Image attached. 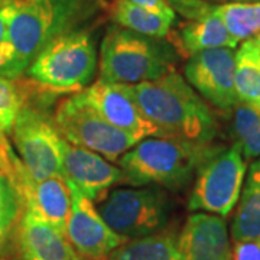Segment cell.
Returning <instances> with one entry per match:
<instances>
[{
	"label": "cell",
	"mask_w": 260,
	"mask_h": 260,
	"mask_svg": "<svg viewBox=\"0 0 260 260\" xmlns=\"http://www.w3.org/2000/svg\"><path fill=\"white\" fill-rule=\"evenodd\" d=\"M95 0H16L5 41L0 45V75L19 78L38 54L93 13Z\"/></svg>",
	"instance_id": "6da1fadb"
},
{
	"label": "cell",
	"mask_w": 260,
	"mask_h": 260,
	"mask_svg": "<svg viewBox=\"0 0 260 260\" xmlns=\"http://www.w3.org/2000/svg\"><path fill=\"white\" fill-rule=\"evenodd\" d=\"M129 90L162 138L192 145H213L218 135L215 116L205 100L177 71L158 80L129 84Z\"/></svg>",
	"instance_id": "7a4b0ae2"
},
{
	"label": "cell",
	"mask_w": 260,
	"mask_h": 260,
	"mask_svg": "<svg viewBox=\"0 0 260 260\" xmlns=\"http://www.w3.org/2000/svg\"><path fill=\"white\" fill-rule=\"evenodd\" d=\"M213 149L171 138H145L120 156L117 165L130 185L181 189Z\"/></svg>",
	"instance_id": "3957f363"
},
{
	"label": "cell",
	"mask_w": 260,
	"mask_h": 260,
	"mask_svg": "<svg viewBox=\"0 0 260 260\" xmlns=\"http://www.w3.org/2000/svg\"><path fill=\"white\" fill-rule=\"evenodd\" d=\"M175 71L174 51L167 44L117 25L107 29L100 45V78L120 84L158 80Z\"/></svg>",
	"instance_id": "277c9868"
},
{
	"label": "cell",
	"mask_w": 260,
	"mask_h": 260,
	"mask_svg": "<svg viewBox=\"0 0 260 260\" xmlns=\"http://www.w3.org/2000/svg\"><path fill=\"white\" fill-rule=\"evenodd\" d=\"M97 70V48L91 34L74 29L52 39L29 65L30 80L51 93L83 90Z\"/></svg>",
	"instance_id": "5b68a950"
},
{
	"label": "cell",
	"mask_w": 260,
	"mask_h": 260,
	"mask_svg": "<svg viewBox=\"0 0 260 260\" xmlns=\"http://www.w3.org/2000/svg\"><path fill=\"white\" fill-rule=\"evenodd\" d=\"M95 203L103 220L126 242L164 232L172 208L167 192L155 185L116 188Z\"/></svg>",
	"instance_id": "8992f818"
},
{
	"label": "cell",
	"mask_w": 260,
	"mask_h": 260,
	"mask_svg": "<svg viewBox=\"0 0 260 260\" xmlns=\"http://www.w3.org/2000/svg\"><path fill=\"white\" fill-rule=\"evenodd\" d=\"M247 160L237 145L214 148L195 172L189 211L229 217L240 198Z\"/></svg>",
	"instance_id": "52a82bcc"
},
{
	"label": "cell",
	"mask_w": 260,
	"mask_h": 260,
	"mask_svg": "<svg viewBox=\"0 0 260 260\" xmlns=\"http://www.w3.org/2000/svg\"><path fill=\"white\" fill-rule=\"evenodd\" d=\"M54 124L68 143L117 162L140 139L114 127L85 102L81 93L65 99L56 106Z\"/></svg>",
	"instance_id": "ba28073f"
},
{
	"label": "cell",
	"mask_w": 260,
	"mask_h": 260,
	"mask_svg": "<svg viewBox=\"0 0 260 260\" xmlns=\"http://www.w3.org/2000/svg\"><path fill=\"white\" fill-rule=\"evenodd\" d=\"M12 139L19 159L37 181L62 174V136L54 121L41 109L28 102L18 113L12 126Z\"/></svg>",
	"instance_id": "9c48e42d"
},
{
	"label": "cell",
	"mask_w": 260,
	"mask_h": 260,
	"mask_svg": "<svg viewBox=\"0 0 260 260\" xmlns=\"http://www.w3.org/2000/svg\"><path fill=\"white\" fill-rule=\"evenodd\" d=\"M6 174L18 188L23 210L65 234L71 208V194L65 178L58 175L37 181L16 153L10 159Z\"/></svg>",
	"instance_id": "30bf717a"
},
{
	"label": "cell",
	"mask_w": 260,
	"mask_h": 260,
	"mask_svg": "<svg viewBox=\"0 0 260 260\" xmlns=\"http://www.w3.org/2000/svg\"><path fill=\"white\" fill-rule=\"evenodd\" d=\"M234 70L236 52L233 48H214L189 56L184 74L201 99L221 112H232L239 103Z\"/></svg>",
	"instance_id": "8fae6325"
},
{
	"label": "cell",
	"mask_w": 260,
	"mask_h": 260,
	"mask_svg": "<svg viewBox=\"0 0 260 260\" xmlns=\"http://www.w3.org/2000/svg\"><path fill=\"white\" fill-rule=\"evenodd\" d=\"M67 184L71 194V208L65 229L67 239L87 260H109V256L126 240L107 225L94 201L70 181Z\"/></svg>",
	"instance_id": "7c38bea8"
},
{
	"label": "cell",
	"mask_w": 260,
	"mask_h": 260,
	"mask_svg": "<svg viewBox=\"0 0 260 260\" xmlns=\"http://www.w3.org/2000/svg\"><path fill=\"white\" fill-rule=\"evenodd\" d=\"M85 102L114 127L138 139L162 138L159 129L142 113L130 93L129 84L97 80L81 91Z\"/></svg>",
	"instance_id": "4fadbf2b"
},
{
	"label": "cell",
	"mask_w": 260,
	"mask_h": 260,
	"mask_svg": "<svg viewBox=\"0 0 260 260\" xmlns=\"http://www.w3.org/2000/svg\"><path fill=\"white\" fill-rule=\"evenodd\" d=\"M64 139V138H62ZM62 174L91 201L100 200L110 188L126 182L120 168L102 155L62 140Z\"/></svg>",
	"instance_id": "5bb4252c"
},
{
	"label": "cell",
	"mask_w": 260,
	"mask_h": 260,
	"mask_svg": "<svg viewBox=\"0 0 260 260\" xmlns=\"http://www.w3.org/2000/svg\"><path fill=\"white\" fill-rule=\"evenodd\" d=\"M182 260H233L229 229L223 217L191 214L177 237Z\"/></svg>",
	"instance_id": "9a60e30c"
},
{
	"label": "cell",
	"mask_w": 260,
	"mask_h": 260,
	"mask_svg": "<svg viewBox=\"0 0 260 260\" xmlns=\"http://www.w3.org/2000/svg\"><path fill=\"white\" fill-rule=\"evenodd\" d=\"M18 242L23 260H87L65 234L28 211L20 218Z\"/></svg>",
	"instance_id": "2e32d148"
},
{
	"label": "cell",
	"mask_w": 260,
	"mask_h": 260,
	"mask_svg": "<svg viewBox=\"0 0 260 260\" xmlns=\"http://www.w3.org/2000/svg\"><path fill=\"white\" fill-rule=\"evenodd\" d=\"M230 233L233 243L260 242V159L247 168Z\"/></svg>",
	"instance_id": "e0dca14e"
},
{
	"label": "cell",
	"mask_w": 260,
	"mask_h": 260,
	"mask_svg": "<svg viewBox=\"0 0 260 260\" xmlns=\"http://www.w3.org/2000/svg\"><path fill=\"white\" fill-rule=\"evenodd\" d=\"M110 18L120 28L162 39L169 34L175 22V10H152L132 0H113Z\"/></svg>",
	"instance_id": "ac0fdd59"
},
{
	"label": "cell",
	"mask_w": 260,
	"mask_h": 260,
	"mask_svg": "<svg viewBox=\"0 0 260 260\" xmlns=\"http://www.w3.org/2000/svg\"><path fill=\"white\" fill-rule=\"evenodd\" d=\"M179 47L185 55L192 56L214 48H236L237 44L214 10L204 18L188 20L181 25Z\"/></svg>",
	"instance_id": "d6986e66"
},
{
	"label": "cell",
	"mask_w": 260,
	"mask_h": 260,
	"mask_svg": "<svg viewBox=\"0 0 260 260\" xmlns=\"http://www.w3.org/2000/svg\"><path fill=\"white\" fill-rule=\"evenodd\" d=\"M234 85L239 102L260 110V47L253 38L236 51Z\"/></svg>",
	"instance_id": "ffe728a7"
},
{
	"label": "cell",
	"mask_w": 260,
	"mask_h": 260,
	"mask_svg": "<svg viewBox=\"0 0 260 260\" xmlns=\"http://www.w3.org/2000/svg\"><path fill=\"white\" fill-rule=\"evenodd\" d=\"M177 237L164 232L127 240L109 256V260H182L178 250Z\"/></svg>",
	"instance_id": "44dd1931"
},
{
	"label": "cell",
	"mask_w": 260,
	"mask_h": 260,
	"mask_svg": "<svg viewBox=\"0 0 260 260\" xmlns=\"http://www.w3.org/2000/svg\"><path fill=\"white\" fill-rule=\"evenodd\" d=\"M215 13L221 18L237 45L260 34V0L225 2L215 5Z\"/></svg>",
	"instance_id": "7402d4cb"
},
{
	"label": "cell",
	"mask_w": 260,
	"mask_h": 260,
	"mask_svg": "<svg viewBox=\"0 0 260 260\" xmlns=\"http://www.w3.org/2000/svg\"><path fill=\"white\" fill-rule=\"evenodd\" d=\"M232 113L234 145L240 148L246 160L260 159V110L239 102Z\"/></svg>",
	"instance_id": "603a6c76"
},
{
	"label": "cell",
	"mask_w": 260,
	"mask_h": 260,
	"mask_svg": "<svg viewBox=\"0 0 260 260\" xmlns=\"http://www.w3.org/2000/svg\"><path fill=\"white\" fill-rule=\"evenodd\" d=\"M28 102V90L18 83V78L0 75V133L6 135L12 130L20 109Z\"/></svg>",
	"instance_id": "cb8c5ba5"
},
{
	"label": "cell",
	"mask_w": 260,
	"mask_h": 260,
	"mask_svg": "<svg viewBox=\"0 0 260 260\" xmlns=\"http://www.w3.org/2000/svg\"><path fill=\"white\" fill-rule=\"evenodd\" d=\"M22 208L18 188L9 175L0 169V247L13 232Z\"/></svg>",
	"instance_id": "d4e9b609"
},
{
	"label": "cell",
	"mask_w": 260,
	"mask_h": 260,
	"mask_svg": "<svg viewBox=\"0 0 260 260\" xmlns=\"http://www.w3.org/2000/svg\"><path fill=\"white\" fill-rule=\"evenodd\" d=\"M171 8L181 13L188 20H197L210 15L215 5L205 0H168Z\"/></svg>",
	"instance_id": "484cf974"
},
{
	"label": "cell",
	"mask_w": 260,
	"mask_h": 260,
	"mask_svg": "<svg viewBox=\"0 0 260 260\" xmlns=\"http://www.w3.org/2000/svg\"><path fill=\"white\" fill-rule=\"evenodd\" d=\"M233 260H260V242H234Z\"/></svg>",
	"instance_id": "4316f807"
},
{
	"label": "cell",
	"mask_w": 260,
	"mask_h": 260,
	"mask_svg": "<svg viewBox=\"0 0 260 260\" xmlns=\"http://www.w3.org/2000/svg\"><path fill=\"white\" fill-rule=\"evenodd\" d=\"M15 9H16V0H12L10 3H8L6 6H3V8L0 9V45H2V42L5 41L6 32H8V26H9L10 18H12V15L15 13Z\"/></svg>",
	"instance_id": "83f0119b"
},
{
	"label": "cell",
	"mask_w": 260,
	"mask_h": 260,
	"mask_svg": "<svg viewBox=\"0 0 260 260\" xmlns=\"http://www.w3.org/2000/svg\"><path fill=\"white\" fill-rule=\"evenodd\" d=\"M133 3H138L140 6H145L152 10H169L172 9L168 0H132Z\"/></svg>",
	"instance_id": "f1b7e54d"
},
{
	"label": "cell",
	"mask_w": 260,
	"mask_h": 260,
	"mask_svg": "<svg viewBox=\"0 0 260 260\" xmlns=\"http://www.w3.org/2000/svg\"><path fill=\"white\" fill-rule=\"evenodd\" d=\"M10 149H12V146H10L9 142L6 139V135H2V133H0V169L5 165L6 158H8V155H9Z\"/></svg>",
	"instance_id": "f546056e"
},
{
	"label": "cell",
	"mask_w": 260,
	"mask_h": 260,
	"mask_svg": "<svg viewBox=\"0 0 260 260\" xmlns=\"http://www.w3.org/2000/svg\"><path fill=\"white\" fill-rule=\"evenodd\" d=\"M12 0H0V9L3 8V6H6L8 3H10Z\"/></svg>",
	"instance_id": "4dcf8cb0"
},
{
	"label": "cell",
	"mask_w": 260,
	"mask_h": 260,
	"mask_svg": "<svg viewBox=\"0 0 260 260\" xmlns=\"http://www.w3.org/2000/svg\"><path fill=\"white\" fill-rule=\"evenodd\" d=\"M253 39L256 41V44H257V45H259V47H260V34H257V35L253 38Z\"/></svg>",
	"instance_id": "1f68e13d"
},
{
	"label": "cell",
	"mask_w": 260,
	"mask_h": 260,
	"mask_svg": "<svg viewBox=\"0 0 260 260\" xmlns=\"http://www.w3.org/2000/svg\"><path fill=\"white\" fill-rule=\"evenodd\" d=\"M224 2H253V0H224Z\"/></svg>",
	"instance_id": "d6a6232c"
},
{
	"label": "cell",
	"mask_w": 260,
	"mask_h": 260,
	"mask_svg": "<svg viewBox=\"0 0 260 260\" xmlns=\"http://www.w3.org/2000/svg\"><path fill=\"white\" fill-rule=\"evenodd\" d=\"M13 260H23L22 257H16V259H13Z\"/></svg>",
	"instance_id": "836d02e7"
}]
</instances>
